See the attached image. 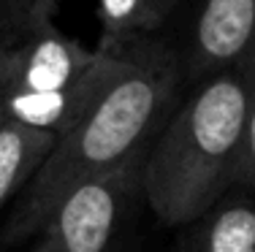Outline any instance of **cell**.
<instances>
[{
  "mask_svg": "<svg viewBox=\"0 0 255 252\" xmlns=\"http://www.w3.org/2000/svg\"><path fill=\"white\" fill-rule=\"evenodd\" d=\"M177 87L174 60L155 46L133 49V63L112 89L57 139L3 228L5 242H22L44 228L49 214L79 184L144 155L149 136L166 122Z\"/></svg>",
  "mask_w": 255,
  "mask_h": 252,
  "instance_id": "6da1fadb",
  "label": "cell"
},
{
  "mask_svg": "<svg viewBox=\"0 0 255 252\" xmlns=\"http://www.w3.org/2000/svg\"><path fill=\"white\" fill-rule=\"evenodd\" d=\"M247 103L250 68L242 60L198 82L155 133L141 158L138 187L163 225L198 223L234 184L239 187Z\"/></svg>",
  "mask_w": 255,
  "mask_h": 252,
  "instance_id": "7a4b0ae2",
  "label": "cell"
},
{
  "mask_svg": "<svg viewBox=\"0 0 255 252\" xmlns=\"http://www.w3.org/2000/svg\"><path fill=\"white\" fill-rule=\"evenodd\" d=\"M136 41L125 49H84L52 19L25 27L0 46L3 109L8 119L63 136L130 68Z\"/></svg>",
  "mask_w": 255,
  "mask_h": 252,
  "instance_id": "3957f363",
  "label": "cell"
},
{
  "mask_svg": "<svg viewBox=\"0 0 255 252\" xmlns=\"http://www.w3.org/2000/svg\"><path fill=\"white\" fill-rule=\"evenodd\" d=\"M141 158L71 190L35 233L38 242L30 252H114L130 195L141 190Z\"/></svg>",
  "mask_w": 255,
  "mask_h": 252,
  "instance_id": "277c9868",
  "label": "cell"
},
{
  "mask_svg": "<svg viewBox=\"0 0 255 252\" xmlns=\"http://www.w3.org/2000/svg\"><path fill=\"white\" fill-rule=\"evenodd\" d=\"M255 46V0H204L190 33L196 82L234 68Z\"/></svg>",
  "mask_w": 255,
  "mask_h": 252,
  "instance_id": "5b68a950",
  "label": "cell"
},
{
  "mask_svg": "<svg viewBox=\"0 0 255 252\" xmlns=\"http://www.w3.org/2000/svg\"><path fill=\"white\" fill-rule=\"evenodd\" d=\"M57 144L52 130L30 128L16 119H3L0 125V209L25 193L38 168Z\"/></svg>",
  "mask_w": 255,
  "mask_h": 252,
  "instance_id": "8992f818",
  "label": "cell"
},
{
  "mask_svg": "<svg viewBox=\"0 0 255 252\" xmlns=\"http://www.w3.org/2000/svg\"><path fill=\"white\" fill-rule=\"evenodd\" d=\"M187 252H255V198L217 203L198 220Z\"/></svg>",
  "mask_w": 255,
  "mask_h": 252,
  "instance_id": "52a82bcc",
  "label": "cell"
},
{
  "mask_svg": "<svg viewBox=\"0 0 255 252\" xmlns=\"http://www.w3.org/2000/svg\"><path fill=\"white\" fill-rule=\"evenodd\" d=\"M101 19V44L106 49H125L138 33L157 27L152 0H95Z\"/></svg>",
  "mask_w": 255,
  "mask_h": 252,
  "instance_id": "ba28073f",
  "label": "cell"
},
{
  "mask_svg": "<svg viewBox=\"0 0 255 252\" xmlns=\"http://www.w3.org/2000/svg\"><path fill=\"white\" fill-rule=\"evenodd\" d=\"M250 68V103H247L245 136H242V160H239V187L255 198V46L245 57Z\"/></svg>",
  "mask_w": 255,
  "mask_h": 252,
  "instance_id": "9c48e42d",
  "label": "cell"
},
{
  "mask_svg": "<svg viewBox=\"0 0 255 252\" xmlns=\"http://www.w3.org/2000/svg\"><path fill=\"white\" fill-rule=\"evenodd\" d=\"M54 3L57 0H14V19H19L22 27H33L52 19Z\"/></svg>",
  "mask_w": 255,
  "mask_h": 252,
  "instance_id": "30bf717a",
  "label": "cell"
},
{
  "mask_svg": "<svg viewBox=\"0 0 255 252\" xmlns=\"http://www.w3.org/2000/svg\"><path fill=\"white\" fill-rule=\"evenodd\" d=\"M179 0H152V8H155V19H157V25H160L163 19H166L168 14H171V8L177 5Z\"/></svg>",
  "mask_w": 255,
  "mask_h": 252,
  "instance_id": "8fae6325",
  "label": "cell"
},
{
  "mask_svg": "<svg viewBox=\"0 0 255 252\" xmlns=\"http://www.w3.org/2000/svg\"><path fill=\"white\" fill-rule=\"evenodd\" d=\"M0 14L5 16H14V0H0Z\"/></svg>",
  "mask_w": 255,
  "mask_h": 252,
  "instance_id": "7c38bea8",
  "label": "cell"
},
{
  "mask_svg": "<svg viewBox=\"0 0 255 252\" xmlns=\"http://www.w3.org/2000/svg\"><path fill=\"white\" fill-rule=\"evenodd\" d=\"M5 41H8V38H5ZM5 41H3V44H5ZM3 44H0V46H3ZM3 119H5V109H3V68H0V125H3Z\"/></svg>",
  "mask_w": 255,
  "mask_h": 252,
  "instance_id": "4fadbf2b",
  "label": "cell"
},
{
  "mask_svg": "<svg viewBox=\"0 0 255 252\" xmlns=\"http://www.w3.org/2000/svg\"><path fill=\"white\" fill-rule=\"evenodd\" d=\"M3 41H5V35H3V33H0V44H3Z\"/></svg>",
  "mask_w": 255,
  "mask_h": 252,
  "instance_id": "5bb4252c",
  "label": "cell"
},
{
  "mask_svg": "<svg viewBox=\"0 0 255 252\" xmlns=\"http://www.w3.org/2000/svg\"><path fill=\"white\" fill-rule=\"evenodd\" d=\"M0 22H3V14H0Z\"/></svg>",
  "mask_w": 255,
  "mask_h": 252,
  "instance_id": "9a60e30c",
  "label": "cell"
}]
</instances>
